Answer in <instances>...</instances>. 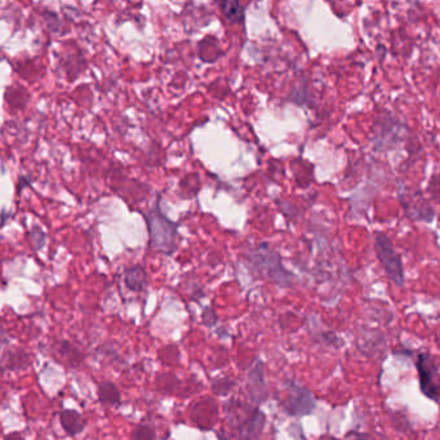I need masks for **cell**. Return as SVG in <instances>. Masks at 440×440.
Wrapping results in <instances>:
<instances>
[{
	"label": "cell",
	"instance_id": "cell-1",
	"mask_svg": "<svg viewBox=\"0 0 440 440\" xmlns=\"http://www.w3.org/2000/svg\"><path fill=\"white\" fill-rule=\"evenodd\" d=\"M227 424L237 440H260L266 417L258 405L246 403L240 399H232L225 404Z\"/></svg>",
	"mask_w": 440,
	"mask_h": 440
},
{
	"label": "cell",
	"instance_id": "cell-2",
	"mask_svg": "<svg viewBox=\"0 0 440 440\" xmlns=\"http://www.w3.org/2000/svg\"><path fill=\"white\" fill-rule=\"evenodd\" d=\"M146 222L149 227L150 246L163 254H172L177 248L179 224L168 220L159 206L148 213Z\"/></svg>",
	"mask_w": 440,
	"mask_h": 440
},
{
	"label": "cell",
	"instance_id": "cell-3",
	"mask_svg": "<svg viewBox=\"0 0 440 440\" xmlns=\"http://www.w3.org/2000/svg\"><path fill=\"white\" fill-rule=\"evenodd\" d=\"M246 260L252 263L258 274L268 278L271 282L284 287L291 284V273L284 268L280 256L270 249L268 244H261L251 249L246 254Z\"/></svg>",
	"mask_w": 440,
	"mask_h": 440
},
{
	"label": "cell",
	"instance_id": "cell-4",
	"mask_svg": "<svg viewBox=\"0 0 440 440\" xmlns=\"http://www.w3.org/2000/svg\"><path fill=\"white\" fill-rule=\"evenodd\" d=\"M374 249L388 279L398 287H403L405 282L403 262L386 234L374 232Z\"/></svg>",
	"mask_w": 440,
	"mask_h": 440
},
{
	"label": "cell",
	"instance_id": "cell-5",
	"mask_svg": "<svg viewBox=\"0 0 440 440\" xmlns=\"http://www.w3.org/2000/svg\"><path fill=\"white\" fill-rule=\"evenodd\" d=\"M287 383L285 394L279 399L282 410L291 417L311 415L316 407V399L313 393L295 381H287Z\"/></svg>",
	"mask_w": 440,
	"mask_h": 440
},
{
	"label": "cell",
	"instance_id": "cell-6",
	"mask_svg": "<svg viewBox=\"0 0 440 440\" xmlns=\"http://www.w3.org/2000/svg\"><path fill=\"white\" fill-rule=\"evenodd\" d=\"M421 393L430 400L440 402V369L430 354L420 352L416 357Z\"/></svg>",
	"mask_w": 440,
	"mask_h": 440
},
{
	"label": "cell",
	"instance_id": "cell-7",
	"mask_svg": "<svg viewBox=\"0 0 440 440\" xmlns=\"http://www.w3.org/2000/svg\"><path fill=\"white\" fill-rule=\"evenodd\" d=\"M246 394H248L249 400L254 405H260V404L263 403L269 396L266 380H265V373H263V363L260 359L256 360V363L248 373Z\"/></svg>",
	"mask_w": 440,
	"mask_h": 440
},
{
	"label": "cell",
	"instance_id": "cell-8",
	"mask_svg": "<svg viewBox=\"0 0 440 440\" xmlns=\"http://www.w3.org/2000/svg\"><path fill=\"white\" fill-rule=\"evenodd\" d=\"M60 422L64 432L73 438L82 434L87 425V420L84 418L81 412L76 410H69V408L61 410Z\"/></svg>",
	"mask_w": 440,
	"mask_h": 440
},
{
	"label": "cell",
	"instance_id": "cell-9",
	"mask_svg": "<svg viewBox=\"0 0 440 440\" xmlns=\"http://www.w3.org/2000/svg\"><path fill=\"white\" fill-rule=\"evenodd\" d=\"M124 284L129 291L142 292L148 285V273L142 265L124 270Z\"/></svg>",
	"mask_w": 440,
	"mask_h": 440
},
{
	"label": "cell",
	"instance_id": "cell-10",
	"mask_svg": "<svg viewBox=\"0 0 440 440\" xmlns=\"http://www.w3.org/2000/svg\"><path fill=\"white\" fill-rule=\"evenodd\" d=\"M98 402L109 407H119L121 405V393L117 383L112 381H105L98 383Z\"/></svg>",
	"mask_w": 440,
	"mask_h": 440
},
{
	"label": "cell",
	"instance_id": "cell-11",
	"mask_svg": "<svg viewBox=\"0 0 440 440\" xmlns=\"http://www.w3.org/2000/svg\"><path fill=\"white\" fill-rule=\"evenodd\" d=\"M220 9L225 16V18L230 23H240L244 21L246 9L239 1H221L218 3Z\"/></svg>",
	"mask_w": 440,
	"mask_h": 440
},
{
	"label": "cell",
	"instance_id": "cell-12",
	"mask_svg": "<svg viewBox=\"0 0 440 440\" xmlns=\"http://www.w3.org/2000/svg\"><path fill=\"white\" fill-rule=\"evenodd\" d=\"M30 364V355L23 350L11 351L9 355L3 357V368L17 371L21 368H26Z\"/></svg>",
	"mask_w": 440,
	"mask_h": 440
},
{
	"label": "cell",
	"instance_id": "cell-13",
	"mask_svg": "<svg viewBox=\"0 0 440 440\" xmlns=\"http://www.w3.org/2000/svg\"><path fill=\"white\" fill-rule=\"evenodd\" d=\"M131 440H157V430L146 422L137 424L132 432Z\"/></svg>",
	"mask_w": 440,
	"mask_h": 440
},
{
	"label": "cell",
	"instance_id": "cell-14",
	"mask_svg": "<svg viewBox=\"0 0 440 440\" xmlns=\"http://www.w3.org/2000/svg\"><path fill=\"white\" fill-rule=\"evenodd\" d=\"M234 381L230 380L229 377H224V379H220V380L215 381L213 385H212V390L213 393L218 396H227L232 388H234Z\"/></svg>",
	"mask_w": 440,
	"mask_h": 440
},
{
	"label": "cell",
	"instance_id": "cell-15",
	"mask_svg": "<svg viewBox=\"0 0 440 440\" xmlns=\"http://www.w3.org/2000/svg\"><path fill=\"white\" fill-rule=\"evenodd\" d=\"M202 321L203 324H204L206 327H209V328L216 326L218 318H217V314L215 313V309H213V307H207V309L203 311Z\"/></svg>",
	"mask_w": 440,
	"mask_h": 440
},
{
	"label": "cell",
	"instance_id": "cell-16",
	"mask_svg": "<svg viewBox=\"0 0 440 440\" xmlns=\"http://www.w3.org/2000/svg\"><path fill=\"white\" fill-rule=\"evenodd\" d=\"M4 440H25L20 433H9L4 436Z\"/></svg>",
	"mask_w": 440,
	"mask_h": 440
},
{
	"label": "cell",
	"instance_id": "cell-17",
	"mask_svg": "<svg viewBox=\"0 0 440 440\" xmlns=\"http://www.w3.org/2000/svg\"><path fill=\"white\" fill-rule=\"evenodd\" d=\"M217 436H218V440H229V438H225L222 433H217Z\"/></svg>",
	"mask_w": 440,
	"mask_h": 440
},
{
	"label": "cell",
	"instance_id": "cell-18",
	"mask_svg": "<svg viewBox=\"0 0 440 440\" xmlns=\"http://www.w3.org/2000/svg\"><path fill=\"white\" fill-rule=\"evenodd\" d=\"M354 440H362V439H357V438H355V439H354Z\"/></svg>",
	"mask_w": 440,
	"mask_h": 440
}]
</instances>
